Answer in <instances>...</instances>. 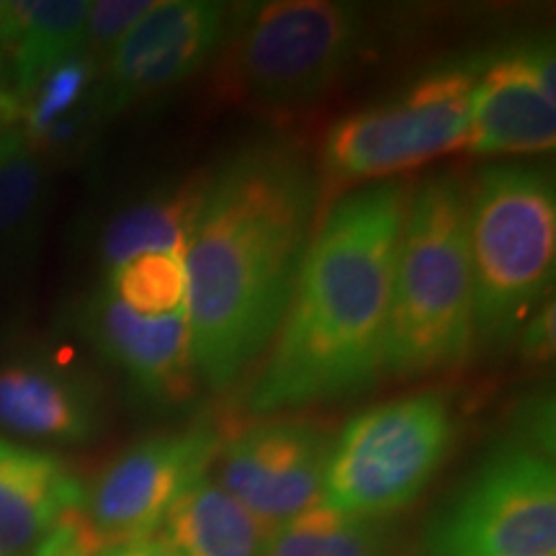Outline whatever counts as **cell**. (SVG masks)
Masks as SVG:
<instances>
[{"mask_svg":"<svg viewBox=\"0 0 556 556\" xmlns=\"http://www.w3.org/2000/svg\"><path fill=\"white\" fill-rule=\"evenodd\" d=\"M99 65L88 58L86 52L75 54L41 78L29 96L24 99V114L21 122L26 129L21 131L26 142L45 135L54 122L65 119L75 109L83 106L90 83H93Z\"/></svg>","mask_w":556,"mask_h":556,"instance_id":"obj_22","label":"cell"},{"mask_svg":"<svg viewBox=\"0 0 556 556\" xmlns=\"http://www.w3.org/2000/svg\"><path fill=\"white\" fill-rule=\"evenodd\" d=\"M155 3L157 0H99V3H90L83 52L96 65L103 67L114 47L127 37L139 18L155 9Z\"/></svg>","mask_w":556,"mask_h":556,"instance_id":"obj_23","label":"cell"},{"mask_svg":"<svg viewBox=\"0 0 556 556\" xmlns=\"http://www.w3.org/2000/svg\"><path fill=\"white\" fill-rule=\"evenodd\" d=\"M387 536L379 520H361L319 500L276 531L266 556H384Z\"/></svg>","mask_w":556,"mask_h":556,"instance_id":"obj_19","label":"cell"},{"mask_svg":"<svg viewBox=\"0 0 556 556\" xmlns=\"http://www.w3.org/2000/svg\"><path fill=\"white\" fill-rule=\"evenodd\" d=\"M99 556H180V554L168 544V541H165L163 533H152L148 539H137V541H129V544L111 546Z\"/></svg>","mask_w":556,"mask_h":556,"instance_id":"obj_25","label":"cell"},{"mask_svg":"<svg viewBox=\"0 0 556 556\" xmlns=\"http://www.w3.org/2000/svg\"><path fill=\"white\" fill-rule=\"evenodd\" d=\"M486 58L448 60L392 99L338 119L323 142L330 191L397 176L467 148L469 103Z\"/></svg>","mask_w":556,"mask_h":556,"instance_id":"obj_7","label":"cell"},{"mask_svg":"<svg viewBox=\"0 0 556 556\" xmlns=\"http://www.w3.org/2000/svg\"><path fill=\"white\" fill-rule=\"evenodd\" d=\"M219 446L217 430L199 426L142 438L111 458L83 500L106 548L160 531L180 492L208 475Z\"/></svg>","mask_w":556,"mask_h":556,"instance_id":"obj_9","label":"cell"},{"mask_svg":"<svg viewBox=\"0 0 556 556\" xmlns=\"http://www.w3.org/2000/svg\"><path fill=\"white\" fill-rule=\"evenodd\" d=\"M0 70H3V50H0Z\"/></svg>","mask_w":556,"mask_h":556,"instance_id":"obj_28","label":"cell"},{"mask_svg":"<svg viewBox=\"0 0 556 556\" xmlns=\"http://www.w3.org/2000/svg\"><path fill=\"white\" fill-rule=\"evenodd\" d=\"M319 176L289 144H250L204 180L184 240L199 381L222 392L268 351L307 253Z\"/></svg>","mask_w":556,"mask_h":556,"instance_id":"obj_1","label":"cell"},{"mask_svg":"<svg viewBox=\"0 0 556 556\" xmlns=\"http://www.w3.org/2000/svg\"><path fill=\"white\" fill-rule=\"evenodd\" d=\"M518 345L526 364L544 366L552 361L556 348V315L552 296L544 299L536 312L526 319V325L518 332Z\"/></svg>","mask_w":556,"mask_h":556,"instance_id":"obj_24","label":"cell"},{"mask_svg":"<svg viewBox=\"0 0 556 556\" xmlns=\"http://www.w3.org/2000/svg\"><path fill=\"white\" fill-rule=\"evenodd\" d=\"M101 426V400L78 374L39 358L0 364V428L50 443H83Z\"/></svg>","mask_w":556,"mask_h":556,"instance_id":"obj_14","label":"cell"},{"mask_svg":"<svg viewBox=\"0 0 556 556\" xmlns=\"http://www.w3.org/2000/svg\"><path fill=\"white\" fill-rule=\"evenodd\" d=\"M106 289L139 315H170L186 307V266L180 253L137 255L109 274Z\"/></svg>","mask_w":556,"mask_h":556,"instance_id":"obj_21","label":"cell"},{"mask_svg":"<svg viewBox=\"0 0 556 556\" xmlns=\"http://www.w3.org/2000/svg\"><path fill=\"white\" fill-rule=\"evenodd\" d=\"M426 554L556 556L552 458L528 443L492 451L430 523Z\"/></svg>","mask_w":556,"mask_h":556,"instance_id":"obj_8","label":"cell"},{"mask_svg":"<svg viewBox=\"0 0 556 556\" xmlns=\"http://www.w3.org/2000/svg\"><path fill=\"white\" fill-rule=\"evenodd\" d=\"M556 144V54L531 39L486 58L471 90L467 150L471 155H536Z\"/></svg>","mask_w":556,"mask_h":556,"instance_id":"obj_12","label":"cell"},{"mask_svg":"<svg viewBox=\"0 0 556 556\" xmlns=\"http://www.w3.org/2000/svg\"><path fill=\"white\" fill-rule=\"evenodd\" d=\"M83 330L101 356L155 405H184L199 389L189 312L139 315L103 287L83 309Z\"/></svg>","mask_w":556,"mask_h":556,"instance_id":"obj_13","label":"cell"},{"mask_svg":"<svg viewBox=\"0 0 556 556\" xmlns=\"http://www.w3.org/2000/svg\"><path fill=\"white\" fill-rule=\"evenodd\" d=\"M0 9H3V3H0Z\"/></svg>","mask_w":556,"mask_h":556,"instance_id":"obj_29","label":"cell"},{"mask_svg":"<svg viewBox=\"0 0 556 556\" xmlns=\"http://www.w3.org/2000/svg\"><path fill=\"white\" fill-rule=\"evenodd\" d=\"M330 446V435L309 422H255L222 443L214 482L276 531L323 500Z\"/></svg>","mask_w":556,"mask_h":556,"instance_id":"obj_11","label":"cell"},{"mask_svg":"<svg viewBox=\"0 0 556 556\" xmlns=\"http://www.w3.org/2000/svg\"><path fill=\"white\" fill-rule=\"evenodd\" d=\"M454 438V413L441 392H415L361 409L330 446L323 503L343 516L381 523L415 503Z\"/></svg>","mask_w":556,"mask_h":556,"instance_id":"obj_6","label":"cell"},{"mask_svg":"<svg viewBox=\"0 0 556 556\" xmlns=\"http://www.w3.org/2000/svg\"><path fill=\"white\" fill-rule=\"evenodd\" d=\"M86 486L62 458L0 441V556H29Z\"/></svg>","mask_w":556,"mask_h":556,"instance_id":"obj_15","label":"cell"},{"mask_svg":"<svg viewBox=\"0 0 556 556\" xmlns=\"http://www.w3.org/2000/svg\"><path fill=\"white\" fill-rule=\"evenodd\" d=\"M45 157L26 139L0 160V253L26 248L37 235L47 204Z\"/></svg>","mask_w":556,"mask_h":556,"instance_id":"obj_20","label":"cell"},{"mask_svg":"<svg viewBox=\"0 0 556 556\" xmlns=\"http://www.w3.org/2000/svg\"><path fill=\"white\" fill-rule=\"evenodd\" d=\"M475 345L505 348L544 302L556 263L552 176L533 165H486L467 186Z\"/></svg>","mask_w":556,"mask_h":556,"instance_id":"obj_4","label":"cell"},{"mask_svg":"<svg viewBox=\"0 0 556 556\" xmlns=\"http://www.w3.org/2000/svg\"><path fill=\"white\" fill-rule=\"evenodd\" d=\"M21 114H24V103H21L16 90L0 86V137L5 131H13V127L21 122Z\"/></svg>","mask_w":556,"mask_h":556,"instance_id":"obj_26","label":"cell"},{"mask_svg":"<svg viewBox=\"0 0 556 556\" xmlns=\"http://www.w3.org/2000/svg\"><path fill=\"white\" fill-rule=\"evenodd\" d=\"M86 0H18L0 9V50L9 52L16 96L24 103L34 86L86 47Z\"/></svg>","mask_w":556,"mask_h":556,"instance_id":"obj_16","label":"cell"},{"mask_svg":"<svg viewBox=\"0 0 556 556\" xmlns=\"http://www.w3.org/2000/svg\"><path fill=\"white\" fill-rule=\"evenodd\" d=\"M21 139H24V135H21V131H16V129L5 131V135L0 137V160L9 155V152H11L13 148H16Z\"/></svg>","mask_w":556,"mask_h":556,"instance_id":"obj_27","label":"cell"},{"mask_svg":"<svg viewBox=\"0 0 556 556\" xmlns=\"http://www.w3.org/2000/svg\"><path fill=\"white\" fill-rule=\"evenodd\" d=\"M232 16L229 5L212 0H157L103 62L93 99L99 114H116L199 73L227 41Z\"/></svg>","mask_w":556,"mask_h":556,"instance_id":"obj_10","label":"cell"},{"mask_svg":"<svg viewBox=\"0 0 556 556\" xmlns=\"http://www.w3.org/2000/svg\"><path fill=\"white\" fill-rule=\"evenodd\" d=\"M206 176L131 201L101 232V263L111 274L144 253H184V240L197 212Z\"/></svg>","mask_w":556,"mask_h":556,"instance_id":"obj_18","label":"cell"},{"mask_svg":"<svg viewBox=\"0 0 556 556\" xmlns=\"http://www.w3.org/2000/svg\"><path fill=\"white\" fill-rule=\"evenodd\" d=\"M366 39L358 5L278 0L232 16L225 86L258 109H296L325 96L351 70Z\"/></svg>","mask_w":556,"mask_h":556,"instance_id":"obj_5","label":"cell"},{"mask_svg":"<svg viewBox=\"0 0 556 556\" xmlns=\"http://www.w3.org/2000/svg\"><path fill=\"white\" fill-rule=\"evenodd\" d=\"M407 189L368 184L340 197L312 232L287 315L248 394L255 415L361 394L384 371L394 263Z\"/></svg>","mask_w":556,"mask_h":556,"instance_id":"obj_2","label":"cell"},{"mask_svg":"<svg viewBox=\"0 0 556 556\" xmlns=\"http://www.w3.org/2000/svg\"><path fill=\"white\" fill-rule=\"evenodd\" d=\"M475 348L467 186L438 173L407 197L384 368L394 377H420L454 368Z\"/></svg>","mask_w":556,"mask_h":556,"instance_id":"obj_3","label":"cell"},{"mask_svg":"<svg viewBox=\"0 0 556 556\" xmlns=\"http://www.w3.org/2000/svg\"><path fill=\"white\" fill-rule=\"evenodd\" d=\"M180 556H266L270 531L208 475L186 486L160 526Z\"/></svg>","mask_w":556,"mask_h":556,"instance_id":"obj_17","label":"cell"}]
</instances>
